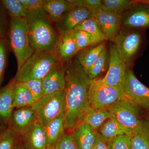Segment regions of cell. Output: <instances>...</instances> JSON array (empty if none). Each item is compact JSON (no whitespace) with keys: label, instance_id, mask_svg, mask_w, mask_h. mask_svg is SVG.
Segmentation results:
<instances>
[{"label":"cell","instance_id":"cell-14","mask_svg":"<svg viewBox=\"0 0 149 149\" xmlns=\"http://www.w3.org/2000/svg\"><path fill=\"white\" fill-rule=\"evenodd\" d=\"M126 67L118 53L114 44L110 48L109 66L105 76L102 78L103 83L114 87H122Z\"/></svg>","mask_w":149,"mask_h":149},{"label":"cell","instance_id":"cell-23","mask_svg":"<svg viewBox=\"0 0 149 149\" xmlns=\"http://www.w3.org/2000/svg\"><path fill=\"white\" fill-rule=\"evenodd\" d=\"M64 121V115H62L43 127L47 139L48 148H53L65 132Z\"/></svg>","mask_w":149,"mask_h":149},{"label":"cell","instance_id":"cell-42","mask_svg":"<svg viewBox=\"0 0 149 149\" xmlns=\"http://www.w3.org/2000/svg\"><path fill=\"white\" fill-rule=\"evenodd\" d=\"M7 127H6V126H3V125H0V133L2 132Z\"/></svg>","mask_w":149,"mask_h":149},{"label":"cell","instance_id":"cell-40","mask_svg":"<svg viewBox=\"0 0 149 149\" xmlns=\"http://www.w3.org/2000/svg\"><path fill=\"white\" fill-rule=\"evenodd\" d=\"M91 149H109V148L107 141L104 139L98 133L97 138L95 143Z\"/></svg>","mask_w":149,"mask_h":149},{"label":"cell","instance_id":"cell-8","mask_svg":"<svg viewBox=\"0 0 149 149\" xmlns=\"http://www.w3.org/2000/svg\"><path fill=\"white\" fill-rule=\"evenodd\" d=\"M122 88L126 97L139 107L149 110V88L138 80L129 68L125 70Z\"/></svg>","mask_w":149,"mask_h":149},{"label":"cell","instance_id":"cell-24","mask_svg":"<svg viewBox=\"0 0 149 149\" xmlns=\"http://www.w3.org/2000/svg\"><path fill=\"white\" fill-rule=\"evenodd\" d=\"M98 132L108 142L120 135H131L132 131L125 128L111 116L105 121Z\"/></svg>","mask_w":149,"mask_h":149},{"label":"cell","instance_id":"cell-25","mask_svg":"<svg viewBox=\"0 0 149 149\" xmlns=\"http://www.w3.org/2000/svg\"><path fill=\"white\" fill-rule=\"evenodd\" d=\"M69 7L67 0H44L42 9L55 24L66 13Z\"/></svg>","mask_w":149,"mask_h":149},{"label":"cell","instance_id":"cell-22","mask_svg":"<svg viewBox=\"0 0 149 149\" xmlns=\"http://www.w3.org/2000/svg\"><path fill=\"white\" fill-rule=\"evenodd\" d=\"M112 115L107 109H96L91 107L88 109L80 121V124L86 123L97 132Z\"/></svg>","mask_w":149,"mask_h":149},{"label":"cell","instance_id":"cell-6","mask_svg":"<svg viewBox=\"0 0 149 149\" xmlns=\"http://www.w3.org/2000/svg\"><path fill=\"white\" fill-rule=\"evenodd\" d=\"M125 96L122 87L107 85L102 79H94L90 85L89 101L93 108L107 109Z\"/></svg>","mask_w":149,"mask_h":149},{"label":"cell","instance_id":"cell-12","mask_svg":"<svg viewBox=\"0 0 149 149\" xmlns=\"http://www.w3.org/2000/svg\"><path fill=\"white\" fill-rule=\"evenodd\" d=\"M37 121L31 107L16 109L13 112L7 127L19 138L27 133Z\"/></svg>","mask_w":149,"mask_h":149},{"label":"cell","instance_id":"cell-13","mask_svg":"<svg viewBox=\"0 0 149 149\" xmlns=\"http://www.w3.org/2000/svg\"><path fill=\"white\" fill-rule=\"evenodd\" d=\"M141 3L140 4L135 1L133 6L122 14L121 25L128 28L149 27V5Z\"/></svg>","mask_w":149,"mask_h":149},{"label":"cell","instance_id":"cell-31","mask_svg":"<svg viewBox=\"0 0 149 149\" xmlns=\"http://www.w3.org/2000/svg\"><path fill=\"white\" fill-rule=\"evenodd\" d=\"M108 52L106 48L103 50L99 57L86 73L92 80L96 79L105 69L109 59Z\"/></svg>","mask_w":149,"mask_h":149},{"label":"cell","instance_id":"cell-37","mask_svg":"<svg viewBox=\"0 0 149 149\" xmlns=\"http://www.w3.org/2000/svg\"><path fill=\"white\" fill-rule=\"evenodd\" d=\"M10 17L0 2V39L8 37Z\"/></svg>","mask_w":149,"mask_h":149},{"label":"cell","instance_id":"cell-15","mask_svg":"<svg viewBox=\"0 0 149 149\" xmlns=\"http://www.w3.org/2000/svg\"><path fill=\"white\" fill-rule=\"evenodd\" d=\"M45 95L64 91L65 63L58 62L42 80Z\"/></svg>","mask_w":149,"mask_h":149},{"label":"cell","instance_id":"cell-34","mask_svg":"<svg viewBox=\"0 0 149 149\" xmlns=\"http://www.w3.org/2000/svg\"><path fill=\"white\" fill-rule=\"evenodd\" d=\"M131 135L116 136L108 141L109 149H131Z\"/></svg>","mask_w":149,"mask_h":149},{"label":"cell","instance_id":"cell-44","mask_svg":"<svg viewBox=\"0 0 149 149\" xmlns=\"http://www.w3.org/2000/svg\"><path fill=\"white\" fill-rule=\"evenodd\" d=\"M3 132H1V133H0V141H1V139H2V137Z\"/></svg>","mask_w":149,"mask_h":149},{"label":"cell","instance_id":"cell-29","mask_svg":"<svg viewBox=\"0 0 149 149\" xmlns=\"http://www.w3.org/2000/svg\"><path fill=\"white\" fill-rule=\"evenodd\" d=\"M71 32L74 42L79 51L101 43L93 35L85 31L74 29Z\"/></svg>","mask_w":149,"mask_h":149},{"label":"cell","instance_id":"cell-5","mask_svg":"<svg viewBox=\"0 0 149 149\" xmlns=\"http://www.w3.org/2000/svg\"><path fill=\"white\" fill-rule=\"evenodd\" d=\"M37 120L44 127L52 120L64 115L65 97L64 91L43 96L31 107Z\"/></svg>","mask_w":149,"mask_h":149},{"label":"cell","instance_id":"cell-45","mask_svg":"<svg viewBox=\"0 0 149 149\" xmlns=\"http://www.w3.org/2000/svg\"><path fill=\"white\" fill-rule=\"evenodd\" d=\"M147 120H148L149 122V113L148 115V119H147Z\"/></svg>","mask_w":149,"mask_h":149},{"label":"cell","instance_id":"cell-38","mask_svg":"<svg viewBox=\"0 0 149 149\" xmlns=\"http://www.w3.org/2000/svg\"><path fill=\"white\" fill-rule=\"evenodd\" d=\"M82 6L92 15L102 9V1L100 0H82Z\"/></svg>","mask_w":149,"mask_h":149},{"label":"cell","instance_id":"cell-41","mask_svg":"<svg viewBox=\"0 0 149 149\" xmlns=\"http://www.w3.org/2000/svg\"><path fill=\"white\" fill-rule=\"evenodd\" d=\"M14 149H24V147L22 145L19 138L18 140L17 141L16 143L15 144V146Z\"/></svg>","mask_w":149,"mask_h":149},{"label":"cell","instance_id":"cell-17","mask_svg":"<svg viewBox=\"0 0 149 149\" xmlns=\"http://www.w3.org/2000/svg\"><path fill=\"white\" fill-rule=\"evenodd\" d=\"M78 52L70 31L60 35L52 54L58 62L65 63L75 57Z\"/></svg>","mask_w":149,"mask_h":149},{"label":"cell","instance_id":"cell-26","mask_svg":"<svg viewBox=\"0 0 149 149\" xmlns=\"http://www.w3.org/2000/svg\"><path fill=\"white\" fill-rule=\"evenodd\" d=\"M13 97L14 109L31 107L35 103L29 91L18 82L15 85Z\"/></svg>","mask_w":149,"mask_h":149},{"label":"cell","instance_id":"cell-32","mask_svg":"<svg viewBox=\"0 0 149 149\" xmlns=\"http://www.w3.org/2000/svg\"><path fill=\"white\" fill-rule=\"evenodd\" d=\"M74 29L82 30L88 32L93 35L100 42L106 41L105 38L99 28L97 22L93 17L78 24Z\"/></svg>","mask_w":149,"mask_h":149},{"label":"cell","instance_id":"cell-39","mask_svg":"<svg viewBox=\"0 0 149 149\" xmlns=\"http://www.w3.org/2000/svg\"><path fill=\"white\" fill-rule=\"evenodd\" d=\"M27 10L42 8L44 0H18Z\"/></svg>","mask_w":149,"mask_h":149},{"label":"cell","instance_id":"cell-43","mask_svg":"<svg viewBox=\"0 0 149 149\" xmlns=\"http://www.w3.org/2000/svg\"><path fill=\"white\" fill-rule=\"evenodd\" d=\"M139 2L141 3H144L147 4L149 5V0L148 1H139Z\"/></svg>","mask_w":149,"mask_h":149},{"label":"cell","instance_id":"cell-30","mask_svg":"<svg viewBox=\"0 0 149 149\" xmlns=\"http://www.w3.org/2000/svg\"><path fill=\"white\" fill-rule=\"evenodd\" d=\"M10 51V43L8 37L0 39V89L3 82Z\"/></svg>","mask_w":149,"mask_h":149},{"label":"cell","instance_id":"cell-21","mask_svg":"<svg viewBox=\"0 0 149 149\" xmlns=\"http://www.w3.org/2000/svg\"><path fill=\"white\" fill-rule=\"evenodd\" d=\"M106 41L97 45L91 46L79 51L75 57L86 72L99 57L103 50L106 47Z\"/></svg>","mask_w":149,"mask_h":149},{"label":"cell","instance_id":"cell-3","mask_svg":"<svg viewBox=\"0 0 149 149\" xmlns=\"http://www.w3.org/2000/svg\"><path fill=\"white\" fill-rule=\"evenodd\" d=\"M11 51L17 63V70L35 52L29 42V26L25 18H10L8 35Z\"/></svg>","mask_w":149,"mask_h":149},{"label":"cell","instance_id":"cell-33","mask_svg":"<svg viewBox=\"0 0 149 149\" xmlns=\"http://www.w3.org/2000/svg\"><path fill=\"white\" fill-rule=\"evenodd\" d=\"M20 83L29 91L35 102L38 101L45 95L42 80L34 79Z\"/></svg>","mask_w":149,"mask_h":149},{"label":"cell","instance_id":"cell-2","mask_svg":"<svg viewBox=\"0 0 149 149\" xmlns=\"http://www.w3.org/2000/svg\"><path fill=\"white\" fill-rule=\"evenodd\" d=\"M25 18L30 45L35 52L52 54L60 38L54 23L42 8L27 10Z\"/></svg>","mask_w":149,"mask_h":149},{"label":"cell","instance_id":"cell-1","mask_svg":"<svg viewBox=\"0 0 149 149\" xmlns=\"http://www.w3.org/2000/svg\"><path fill=\"white\" fill-rule=\"evenodd\" d=\"M93 80L75 57L65 63L64 124L65 132H73L91 107L89 91Z\"/></svg>","mask_w":149,"mask_h":149},{"label":"cell","instance_id":"cell-16","mask_svg":"<svg viewBox=\"0 0 149 149\" xmlns=\"http://www.w3.org/2000/svg\"><path fill=\"white\" fill-rule=\"evenodd\" d=\"M15 83L13 77L0 89V123L6 127H7L14 109L13 95Z\"/></svg>","mask_w":149,"mask_h":149},{"label":"cell","instance_id":"cell-10","mask_svg":"<svg viewBox=\"0 0 149 149\" xmlns=\"http://www.w3.org/2000/svg\"><path fill=\"white\" fill-rule=\"evenodd\" d=\"M69 9L55 23L60 35L74 30L78 24L92 17V13L82 6V0H67Z\"/></svg>","mask_w":149,"mask_h":149},{"label":"cell","instance_id":"cell-20","mask_svg":"<svg viewBox=\"0 0 149 149\" xmlns=\"http://www.w3.org/2000/svg\"><path fill=\"white\" fill-rule=\"evenodd\" d=\"M131 149H149V122L141 119L132 130Z\"/></svg>","mask_w":149,"mask_h":149},{"label":"cell","instance_id":"cell-18","mask_svg":"<svg viewBox=\"0 0 149 149\" xmlns=\"http://www.w3.org/2000/svg\"><path fill=\"white\" fill-rule=\"evenodd\" d=\"M24 149H47V139L43 126L37 120L30 130L19 137Z\"/></svg>","mask_w":149,"mask_h":149},{"label":"cell","instance_id":"cell-28","mask_svg":"<svg viewBox=\"0 0 149 149\" xmlns=\"http://www.w3.org/2000/svg\"><path fill=\"white\" fill-rule=\"evenodd\" d=\"M135 3V1L129 0H103L102 1V9L110 12L122 14Z\"/></svg>","mask_w":149,"mask_h":149},{"label":"cell","instance_id":"cell-9","mask_svg":"<svg viewBox=\"0 0 149 149\" xmlns=\"http://www.w3.org/2000/svg\"><path fill=\"white\" fill-rule=\"evenodd\" d=\"M139 108L125 96L107 109L121 125L132 131L141 120Z\"/></svg>","mask_w":149,"mask_h":149},{"label":"cell","instance_id":"cell-36","mask_svg":"<svg viewBox=\"0 0 149 149\" xmlns=\"http://www.w3.org/2000/svg\"><path fill=\"white\" fill-rule=\"evenodd\" d=\"M19 137L7 127L3 131L0 141V149H14Z\"/></svg>","mask_w":149,"mask_h":149},{"label":"cell","instance_id":"cell-11","mask_svg":"<svg viewBox=\"0 0 149 149\" xmlns=\"http://www.w3.org/2000/svg\"><path fill=\"white\" fill-rule=\"evenodd\" d=\"M122 14L99 10L92 15L106 40L114 42L121 25Z\"/></svg>","mask_w":149,"mask_h":149},{"label":"cell","instance_id":"cell-35","mask_svg":"<svg viewBox=\"0 0 149 149\" xmlns=\"http://www.w3.org/2000/svg\"><path fill=\"white\" fill-rule=\"evenodd\" d=\"M53 149H78L73 133L65 132Z\"/></svg>","mask_w":149,"mask_h":149},{"label":"cell","instance_id":"cell-27","mask_svg":"<svg viewBox=\"0 0 149 149\" xmlns=\"http://www.w3.org/2000/svg\"><path fill=\"white\" fill-rule=\"evenodd\" d=\"M1 4L10 18H25L27 10L18 0H1Z\"/></svg>","mask_w":149,"mask_h":149},{"label":"cell","instance_id":"cell-4","mask_svg":"<svg viewBox=\"0 0 149 149\" xmlns=\"http://www.w3.org/2000/svg\"><path fill=\"white\" fill-rule=\"evenodd\" d=\"M58 63L52 54L35 52L17 70L14 78L18 83L42 80Z\"/></svg>","mask_w":149,"mask_h":149},{"label":"cell","instance_id":"cell-7","mask_svg":"<svg viewBox=\"0 0 149 149\" xmlns=\"http://www.w3.org/2000/svg\"><path fill=\"white\" fill-rule=\"evenodd\" d=\"M141 40L140 32L121 29L116 37L113 42L118 53L126 67L129 68L131 61L138 52Z\"/></svg>","mask_w":149,"mask_h":149},{"label":"cell","instance_id":"cell-46","mask_svg":"<svg viewBox=\"0 0 149 149\" xmlns=\"http://www.w3.org/2000/svg\"><path fill=\"white\" fill-rule=\"evenodd\" d=\"M47 149H53L52 148H48Z\"/></svg>","mask_w":149,"mask_h":149},{"label":"cell","instance_id":"cell-19","mask_svg":"<svg viewBox=\"0 0 149 149\" xmlns=\"http://www.w3.org/2000/svg\"><path fill=\"white\" fill-rule=\"evenodd\" d=\"M72 133L78 149H92L98 135V132L86 123L78 125Z\"/></svg>","mask_w":149,"mask_h":149}]
</instances>
